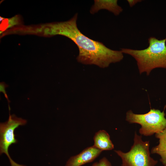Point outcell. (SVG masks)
I'll return each instance as SVG.
<instances>
[{
  "instance_id": "cell-1",
  "label": "cell",
  "mask_w": 166,
  "mask_h": 166,
  "mask_svg": "<svg viewBox=\"0 0 166 166\" xmlns=\"http://www.w3.org/2000/svg\"><path fill=\"white\" fill-rule=\"evenodd\" d=\"M78 14L70 20L42 26L44 35H60L71 39L77 46L78 62L85 65H94L101 68L108 67L110 64L120 61L124 57L121 50L107 47L103 43L91 39L81 32L77 27Z\"/></svg>"
},
{
  "instance_id": "cell-2",
  "label": "cell",
  "mask_w": 166,
  "mask_h": 166,
  "mask_svg": "<svg viewBox=\"0 0 166 166\" xmlns=\"http://www.w3.org/2000/svg\"><path fill=\"white\" fill-rule=\"evenodd\" d=\"M166 38L159 40L154 37L148 39L149 45L142 50L122 48L123 53L129 54L136 61L140 74L146 72L149 75L156 68H166Z\"/></svg>"
},
{
  "instance_id": "cell-3",
  "label": "cell",
  "mask_w": 166,
  "mask_h": 166,
  "mask_svg": "<svg viewBox=\"0 0 166 166\" xmlns=\"http://www.w3.org/2000/svg\"><path fill=\"white\" fill-rule=\"evenodd\" d=\"M134 143L130 150L124 152L120 150L115 152L121 158L122 166H155L158 161L150 156L149 141H144L141 135L135 132Z\"/></svg>"
},
{
  "instance_id": "cell-4",
  "label": "cell",
  "mask_w": 166,
  "mask_h": 166,
  "mask_svg": "<svg viewBox=\"0 0 166 166\" xmlns=\"http://www.w3.org/2000/svg\"><path fill=\"white\" fill-rule=\"evenodd\" d=\"M164 111L154 109H151L143 114L134 113L132 110L126 113V120L130 123H136L141 127L139 132L145 136L159 133L166 128V119Z\"/></svg>"
},
{
  "instance_id": "cell-5",
  "label": "cell",
  "mask_w": 166,
  "mask_h": 166,
  "mask_svg": "<svg viewBox=\"0 0 166 166\" xmlns=\"http://www.w3.org/2000/svg\"><path fill=\"white\" fill-rule=\"evenodd\" d=\"M9 116L8 121L0 124V154L5 153L8 157L11 166H26L14 162L11 158L8 149L12 144H16L17 140L15 138V129L19 126L26 124L27 121L21 118L17 117L14 114Z\"/></svg>"
},
{
  "instance_id": "cell-6",
  "label": "cell",
  "mask_w": 166,
  "mask_h": 166,
  "mask_svg": "<svg viewBox=\"0 0 166 166\" xmlns=\"http://www.w3.org/2000/svg\"><path fill=\"white\" fill-rule=\"evenodd\" d=\"M102 151L93 145L84 149L79 154L71 157L65 166H81L93 161Z\"/></svg>"
},
{
  "instance_id": "cell-7",
  "label": "cell",
  "mask_w": 166,
  "mask_h": 166,
  "mask_svg": "<svg viewBox=\"0 0 166 166\" xmlns=\"http://www.w3.org/2000/svg\"><path fill=\"white\" fill-rule=\"evenodd\" d=\"M102 9L107 10L116 16L119 15L123 11L122 8L117 4V0H95L90 12L91 14H93Z\"/></svg>"
},
{
  "instance_id": "cell-8",
  "label": "cell",
  "mask_w": 166,
  "mask_h": 166,
  "mask_svg": "<svg viewBox=\"0 0 166 166\" xmlns=\"http://www.w3.org/2000/svg\"><path fill=\"white\" fill-rule=\"evenodd\" d=\"M93 139V146L102 151L111 150L114 148L109 134L105 130H100L96 132Z\"/></svg>"
},
{
  "instance_id": "cell-9",
  "label": "cell",
  "mask_w": 166,
  "mask_h": 166,
  "mask_svg": "<svg viewBox=\"0 0 166 166\" xmlns=\"http://www.w3.org/2000/svg\"><path fill=\"white\" fill-rule=\"evenodd\" d=\"M155 136L159 139V144L152 148L151 153L159 155L161 157L160 161L164 165L166 164V128L155 134Z\"/></svg>"
},
{
  "instance_id": "cell-10",
  "label": "cell",
  "mask_w": 166,
  "mask_h": 166,
  "mask_svg": "<svg viewBox=\"0 0 166 166\" xmlns=\"http://www.w3.org/2000/svg\"><path fill=\"white\" fill-rule=\"evenodd\" d=\"M20 18L16 15L10 18H4L0 24V34L4 31L20 23Z\"/></svg>"
},
{
  "instance_id": "cell-11",
  "label": "cell",
  "mask_w": 166,
  "mask_h": 166,
  "mask_svg": "<svg viewBox=\"0 0 166 166\" xmlns=\"http://www.w3.org/2000/svg\"><path fill=\"white\" fill-rule=\"evenodd\" d=\"M8 87V85L5 82H1L0 83V92L2 93L5 98L7 99L8 103L10 102L8 96L6 91V89Z\"/></svg>"
},
{
  "instance_id": "cell-12",
  "label": "cell",
  "mask_w": 166,
  "mask_h": 166,
  "mask_svg": "<svg viewBox=\"0 0 166 166\" xmlns=\"http://www.w3.org/2000/svg\"><path fill=\"white\" fill-rule=\"evenodd\" d=\"M97 166H112L109 160L105 157L100 159L97 162Z\"/></svg>"
},
{
  "instance_id": "cell-13",
  "label": "cell",
  "mask_w": 166,
  "mask_h": 166,
  "mask_svg": "<svg viewBox=\"0 0 166 166\" xmlns=\"http://www.w3.org/2000/svg\"><path fill=\"white\" fill-rule=\"evenodd\" d=\"M130 7H132L138 2H141L140 0H128L127 1Z\"/></svg>"
},
{
  "instance_id": "cell-14",
  "label": "cell",
  "mask_w": 166,
  "mask_h": 166,
  "mask_svg": "<svg viewBox=\"0 0 166 166\" xmlns=\"http://www.w3.org/2000/svg\"><path fill=\"white\" fill-rule=\"evenodd\" d=\"M97 162H96L93 164L91 166H97Z\"/></svg>"
},
{
  "instance_id": "cell-15",
  "label": "cell",
  "mask_w": 166,
  "mask_h": 166,
  "mask_svg": "<svg viewBox=\"0 0 166 166\" xmlns=\"http://www.w3.org/2000/svg\"><path fill=\"white\" fill-rule=\"evenodd\" d=\"M163 166H166V164L163 165Z\"/></svg>"
}]
</instances>
